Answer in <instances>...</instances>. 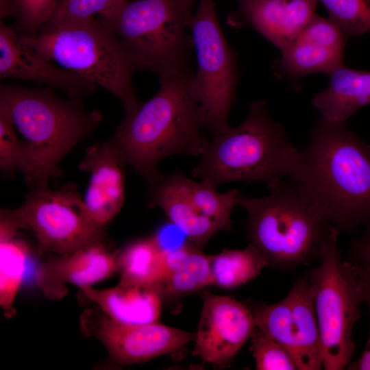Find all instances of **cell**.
<instances>
[{"instance_id":"7a4b0ae2","label":"cell","mask_w":370,"mask_h":370,"mask_svg":"<svg viewBox=\"0 0 370 370\" xmlns=\"http://www.w3.org/2000/svg\"><path fill=\"white\" fill-rule=\"evenodd\" d=\"M193 70L159 76L160 88L110 139L127 164L149 184L162 174L157 165L173 154L201 156L208 143L201 134L199 104L192 89Z\"/></svg>"},{"instance_id":"f546056e","label":"cell","mask_w":370,"mask_h":370,"mask_svg":"<svg viewBox=\"0 0 370 370\" xmlns=\"http://www.w3.org/2000/svg\"><path fill=\"white\" fill-rule=\"evenodd\" d=\"M58 0H12L16 31L22 35L37 33L51 16Z\"/></svg>"},{"instance_id":"836d02e7","label":"cell","mask_w":370,"mask_h":370,"mask_svg":"<svg viewBox=\"0 0 370 370\" xmlns=\"http://www.w3.org/2000/svg\"><path fill=\"white\" fill-rule=\"evenodd\" d=\"M16 12L12 0H0V18L3 20L8 16H15Z\"/></svg>"},{"instance_id":"44dd1931","label":"cell","mask_w":370,"mask_h":370,"mask_svg":"<svg viewBox=\"0 0 370 370\" xmlns=\"http://www.w3.org/2000/svg\"><path fill=\"white\" fill-rule=\"evenodd\" d=\"M109 317L130 324L155 321L161 313L162 298L153 285H122L105 289L79 287Z\"/></svg>"},{"instance_id":"5bb4252c","label":"cell","mask_w":370,"mask_h":370,"mask_svg":"<svg viewBox=\"0 0 370 370\" xmlns=\"http://www.w3.org/2000/svg\"><path fill=\"white\" fill-rule=\"evenodd\" d=\"M347 41L336 25L314 13L274 62L275 73L291 81L314 73L330 75L345 65L343 53Z\"/></svg>"},{"instance_id":"603a6c76","label":"cell","mask_w":370,"mask_h":370,"mask_svg":"<svg viewBox=\"0 0 370 370\" xmlns=\"http://www.w3.org/2000/svg\"><path fill=\"white\" fill-rule=\"evenodd\" d=\"M18 232L0 227V306L6 318L16 311L14 302L25 271L29 249Z\"/></svg>"},{"instance_id":"e0dca14e","label":"cell","mask_w":370,"mask_h":370,"mask_svg":"<svg viewBox=\"0 0 370 370\" xmlns=\"http://www.w3.org/2000/svg\"><path fill=\"white\" fill-rule=\"evenodd\" d=\"M126 164L111 140L90 146L79 164L81 171L90 173L84 201L92 219L101 225L106 227L123 206Z\"/></svg>"},{"instance_id":"277c9868","label":"cell","mask_w":370,"mask_h":370,"mask_svg":"<svg viewBox=\"0 0 370 370\" xmlns=\"http://www.w3.org/2000/svg\"><path fill=\"white\" fill-rule=\"evenodd\" d=\"M53 88L0 86V105L10 113L28 153L32 187L48 186L59 176L58 165L80 140L88 136L103 119L98 110L87 111L82 98L64 100Z\"/></svg>"},{"instance_id":"484cf974","label":"cell","mask_w":370,"mask_h":370,"mask_svg":"<svg viewBox=\"0 0 370 370\" xmlns=\"http://www.w3.org/2000/svg\"><path fill=\"white\" fill-rule=\"evenodd\" d=\"M348 40L370 32V0H318Z\"/></svg>"},{"instance_id":"30bf717a","label":"cell","mask_w":370,"mask_h":370,"mask_svg":"<svg viewBox=\"0 0 370 370\" xmlns=\"http://www.w3.org/2000/svg\"><path fill=\"white\" fill-rule=\"evenodd\" d=\"M0 219L31 231L44 250L58 255L104 241L106 227L92 219L74 184L34 188L21 206L2 209Z\"/></svg>"},{"instance_id":"7c38bea8","label":"cell","mask_w":370,"mask_h":370,"mask_svg":"<svg viewBox=\"0 0 370 370\" xmlns=\"http://www.w3.org/2000/svg\"><path fill=\"white\" fill-rule=\"evenodd\" d=\"M82 330L94 335L118 364L128 365L148 361L180 349L195 340V335L158 321L130 324L114 320L103 312L88 310L81 317Z\"/></svg>"},{"instance_id":"52a82bcc","label":"cell","mask_w":370,"mask_h":370,"mask_svg":"<svg viewBox=\"0 0 370 370\" xmlns=\"http://www.w3.org/2000/svg\"><path fill=\"white\" fill-rule=\"evenodd\" d=\"M193 3L128 1L115 16L101 23L122 42L136 69L160 76L188 66L193 47L189 28Z\"/></svg>"},{"instance_id":"d590c367","label":"cell","mask_w":370,"mask_h":370,"mask_svg":"<svg viewBox=\"0 0 370 370\" xmlns=\"http://www.w3.org/2000/svg\"><path fill=\"white\" fill-rule=\"evenodd\" d=\"M190 1H193V2L194 1V0H190Z\"/></svg>"},{"instance_id":"83f0119b","label":"cell","mask_w":370,"mask_h":370,"mask_svg":"<svg viewBox=\"0 0 370 370\" xmlns=\"http://www.w3.org/2000/svg\"><path fill=\"white\" fill-rule=\"evenodd\" d=\"M0 167L6 173L21 171L25 180L30 174V162L27 151L19 138L11 116L0 105Z\"/></svg>"},{"instance_id":"4dcf8cb0","label":"cell","mask_w":370,"mask_h":370,"mask_svg":"<svg viewBox=\"0 0 370 370\" xmlns=\"http://www.w3.org/2000/svg\"><path fill=\"white\" fill-rule=\"evenodd\" d=\"M356 264L365 295V301L367 302L369 308L370 319V264ZM347 369L370 370V330L368 341L362 354L357 360L351 362L347 366Z\"/></svg>"},{"instance_id":"9c48e42d","label":"cell","mask_w":370,"mask_h":370,"mask_svg":"<svg viewBox=\"0 0 370 370\" xmlns=\"http://www.w3.org/2000/svg\"><path fill=\"white\" fill-rule=\"evenodd\" d=\"M197 69L192 89L202 127L213 135L231 126L228 119L239 79L237 56L221 28L213 0H200L190 22Z\"/></svg>"},{"instance_id":"4fadbf2b","label":"cell","mask_w":370,"mask_h":370,"mask_svg":"<svg viewBox=\"0 0 370 370\" xmlns=\"http://www.w3.org/2000/svg\"><path fill=\"white\" fill-rule=\"evenodd\" d=\"M193 355L204 363L228 366L256 325L249 307L228 297L205 293Z\"/></svg>"},{"instance_id":"4316f807","label":"cell","mask_w":370,"mask_h":370,"mask_svg":"<svg viewBox=\"0 0 370 370\" xmlns=\"http://www.w3.org/2000/svg\"><path fill=\"white\" fill-rule=\"evenodd\" d=\"M127 0H58L55 8L44 25L87 19L99 15L107 22L115 16Z\"/></svg>"},{"instance_id":"6da1fadb","label":"cell","mask_w":370,"mask_h":370,"mask_svg":"<svg viewBox=\"0 0 370 370\" xmlns=\"http://www.w3.org/2000/svg\"><path fill=\"white\" fill-rule=\"evenodd\" d=\"M286 178L339 233L370 222V143L347 122L317 118Z\"/></svg>"},{"instance_id":"ffe728a7","label":"cell","mask_w":370,"mask_h":370,"mask_svg":"<svg viewBox=\"0 0 370 370\" xmlns=\"http://www.w3.org/2000/svg\"><path fill=\"white\" fill-rule=\"evenodd\" d=\"M211 259L212 256L189 242L177 249L162 251L154 284L162 298L185 295L213 285Z\"/></svg>"},{"instance_id":"8992f818","label":"cell","mask_w":370,"mask_h":370,"mask_svg":"<svg viewBox=\"0 0 370 370\" xmlns=\"http://www.w3.org/2000/svg\"><path fill=\"white\" fill-rule=\"evenodd\" d=\"M23 42L46 59L100 86L121 103L130 119L139 106L132 83L136 69L125 47L94 17L42 25Z\"/></svg>"},{"instance_id":"9a60e30c","label":"cell","mask_w":370,"mask_h":370,"mask_svg":"<svg viewBox=\"0 0 370 370\" xmlns=\"http://www.w3.org/2000/svg\"><path fill=\"white\" fill-rule=\"evenodd\" d=\"M0 78L46 84L62 90L71 98L88 96L97 86L42 56L3 20L0 21Z\"/></svg>"},{"instance_id":"f1b7e54d","label":"cell","mask_w":370,"mask_h":370,"mask_svg":"<svg viewBox=\"0 0 370 370\" xmlns=\"http://www.w3.org/2000/svg\"><path fill=\"white\" fill-rule=\"evenodd\" d=\"M250 350L258 370H298L289 352L272 337L255 328Z\"/></svg>"},{"instance_id":"d6a6232c","label":"cell","mask_w":370,"mask_h":370,"mask_svg":"<svg viewBox=\"0 0 370 370\" xmlns=\"http://www.w3.org/2000/svg\"><path fill=\"white\" fill-rule=\"evenodd\" d=\"M153 236L160 249L164 251L177 249L186 243L184 242V238H186V236L184 232L173 223H171V225H166L162 227Z\"/></svg>"},{"instance_id":"5b68a950","label":"cell","mask_w":370,"mask_h":370,"mask_svg":"<svg viewBox=\"0 0 370 370\" xmlns=\"http://www.w3.org/2000/svg\"><path fill=\"white\" fill-rule=\"evenodd\" d=\"M298 151L271 117L267 102L256 100L241 124L208 140L191 175L216 188L236 181L268 186L288 177Z\"/></svg>"},{"instance_id":"ac0fdd59","label":"cell","mask_w":370,"mask_h":370,"mask_svg":"<svg viewBox=\"0 0 370 370\" xmlns=\"http://www.w3.org/2000/svg\"><path fill=\"white\" fill-rule=\"evenodd\" d=\"M318 0H250L240 3V24L251 27L281 51L315 13Z\"/></svg>"},{"instance_id":"d4e9b609","label":"cell","mask_w":370,"mask_h":370,"mask_svg":"<svg viewBox=\"0 0 370 370\" xmlns=\"http://www.w3.org/2000/svg\"><path fill=\"white\" fill-rule=\"evenodd\" d=\"M162 251L153 236L131 243L117 256L119 284L154 285L161 266Z\"/></svg>"},{"instance_id":"7402d4cb","label":"cell","mask_w":370,"mask_h":370,"mask_svg":"<svg viewBox=\"0 0 370 370\" xmlns=\"http://www.w3.org/2000/svg\"><path fill=\"white\" fill-rule=\"evenodd\" d=\"M329 77L328 86L311 100L320 116L332 121L347 122L357 110L370 103V71L343 65Z\"/></svg>"},{"instance_id":"2e32d148","label":"cell","mask_w":370,"mask_h":370,"mask_svg":"<svg viewBox=\"0 0 370 370\" xmlns=\"http://www.w3.org/2000/svg\"><path fill=\"white\" fill-rule=\"evenodd\" d=\"M119 252L102 241L71 252L52 256L38 269V285L49 299H60L68 292L66 283L79 287L92 286L118 271Z\"/></svg>"},{"instance_id":"cb8c5ba5","label":"cell","mask_w":370,"mask_h":370,"mask_svg":"<svg viewBox=\"0 0 370 370\" xmlns=\"http://www.w3.org/2000/svg\"><path fill=\"white\" fill-rule=\"evenodd\" d=\"M267 266L264 256L249 243L243 249H225L212 256L213 285L222 288H236L256 278Z\"/></svg>"},{"instance_id":"ba28073f","label":"cell","mask_w":370,"mask_h":370,"mask_svg":"<svg viewBox=\"0 0 370 370\" xmlns=\"http://www.w3.org/2000/svg\"><path fill=\"white\" fill-rule=\"evenodd\" d=\"M338 235L335 229L320 264L306 272L314 297L325 370L345 369L352 362L353 329L365 301L358 265L342 260Z\"/></svg>"},{"instance_id":"8fae6325","label":"cell","mask_w":370,"mask_h":370,"mask_svg":"<svg viewBox=\"0 0 370 370\" xmlns=\"http://www.w3.org/2000/svg\"><path fill=\"white\" fill-rule=\"evenodd\" d=\"M149 186V206L160 208L195 246L201 249L217 232L230 228L232 212L238 206V190L220 193L209 183L178 171Z\"/></svg>"},{"instance_id":"1f68e13d","label":"cell","mask_w":370,"mask_h":370,"mask_svg":"<svg viewBox=\"0 0 370 370\" xmlns=\"http://www.w3.org/2000/svg\"><path fill=\"white\" fill-rule=\"evenodd\" d=\"M360 237L351 241L347 261L352 263L370 264V222Z\"/></svg>"},{"instance_id":"d6986e66","label":"cell","mask_w":370,"mask_h":370,"mask_svg":"<svg viewBox=\"0 0 370 370\" xmlns=\"http://www.w3.org/2000/svg\"><path fill=\"white\" fill-rule=\"evenodd\" d=\"M285 297L289 305L291 354L297 369H323L321 337L314 297L306 273L295 282Z\"/></svg>"},{"instance_id":"e575fe53","label":"cell","mask_w":370,"mask_h":370,"mask_svg":"<svg viewBox=\"0 0 370 370\" xmlns=\"http://www.w3.org/2000/svg\"><path fill=\"white\" fill-rule=\"evenodd\" d=\"M248 1H250V0H238V1H239L240 3H242Z\"/></svg>"},{"instance_id":"3957f363","label":"cell","mask_w":370,"mask_h":370,"mask_svg":"<svg viewBox=\"0 0 370 370\" xmlns=\"http://www.w3.org/2000/svg\"><path fill=\"white\" fill-rule=\"evenodd\" d=\"M284 179L268 186L269 193L264 197L240 193L238 204L247 213L249 244L261 253L268 266L291 271L320 260L336 228Z\"/></svg>"}]
</instances>
